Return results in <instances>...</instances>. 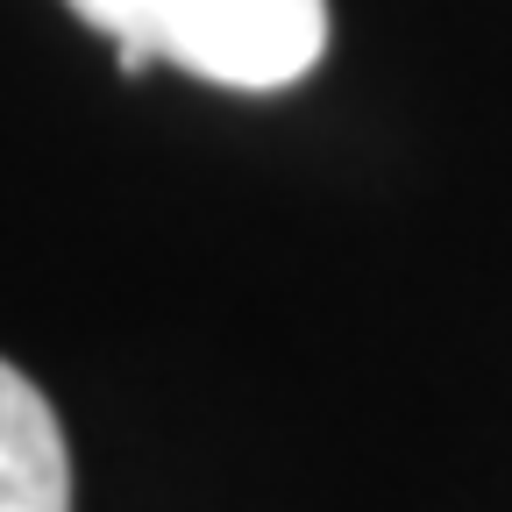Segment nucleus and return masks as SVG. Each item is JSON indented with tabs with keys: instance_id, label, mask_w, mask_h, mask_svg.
<instances>
[{
	"instance_id": "1",
	"label": "nucleus",
	"mask_w": 512,
	"mask_h": 512,
	"mask_svg": "<svg viewBox=\"0 0 512 512\" xmlns=\"http://www.w3.org/2000/svg\"><path fill=\"white\" fill-rule=\"evenodd\" d=\"M114 36L121 79L178 64L228 93H285L328 50V0H64Z\"/></svg>"
},
{
	"instance_id": "2",
	"label": "nucleus",
	"mask_w": 512,
	"mask_h": 512,
	"mask_svg": "<svg viewBox=\"0 0 512 512\" xmlns=\"http://www.w3.org/2000/svg\"><path fill=\"white\" fill-rule=\"evenodd\" d=\"M0 512H72L64 427L8 356H0Z\"/></svg>"
}]
</instances>
